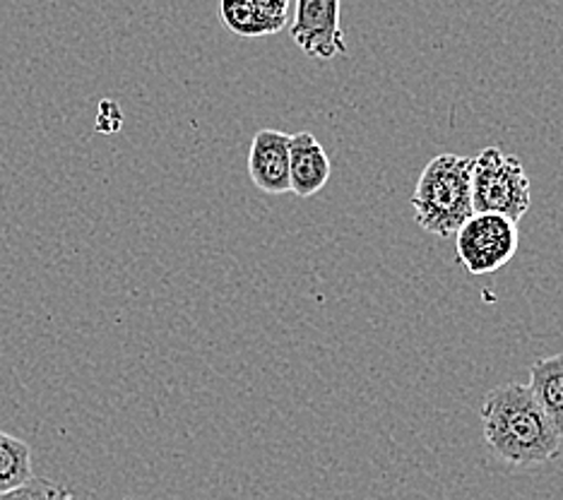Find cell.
Here are the masks:
<instances>
[{"label": "cell", "instance_id": "obj_12", "mask_svg": "<svg viewBox=\"0 0 563 500\" xmlns=\"http://www.w3.org/2000/svg\"><path fill=\"white\" fill-rule=\"evenodd\" d=\"M261 15L279 32L289 20V0H249Z\"/></svg>", "mask_w": 563, "mask_h": 500}, {"label": "cell", "instance_id": "obj_8", "mask_svg": "<svg viewBox=\"0 0 563 500\" xmlns=\"http://www.w3.org/2000/svg\"><path fill=\"white\" fill-rule=\"evenodd\" d=\"M528 388L554 426L563 431V354L532 362Z\"/></svg>", "mask_w": 563, "mask_h": 500}, {"label": "cell", "instance_id": "obj_3", "mask_svg": "<svg viewBox=\"0 0 563 500\" xmlns=\"http://www.w3.org/2000/svg\"><path fill=\"white\" fill-rule=\"evenodd\" d=\"M532 204L530 178L514 154L484 147L472 159V208L520 222Z\"/></svg>", "mask_w": 563, "mask_h": 500}, {"label": "cell", "instance_id": "obj_11", "mask_svg": "<svg viewBox=\"0 0 563 500\" xmlns=\"http://www.w3.org/2000/svg\"><path fill=\"white\" fill-rule=\"evenodd\" d=\"M0 500H78V498H75V493L68 489V486L56 484L44 477L40 479L32 477L27 484H22L20 489L0 496Z\"/></svg>", "mask_w": 563, "mask_h": 500}, {"label": "cell", "instance_id": "obj_6", "mask_svg": "<svg viewBox=\"0 0 563 500\" xmlns=\"http://www.w3.org/2000/svg\"><path fill=\"white\" fill-rule=\"evenodd\" d=\"M289 143L291 135L273 127H263L251 140L249 176L267 196L289 192Z\"/></svg>", "mask_w": 563, "mask_h": 500}, {"label": "cell", "instance_id": "obj_4", "mask_svg": "<svg viewBox=\"0 0 563 500\" xmlns=\"http://www.w3.org/2000/svg\"><path fill=\"white\" fill-rule=\"evenodd\" d=\"M518 246V222L494 212H475L455 234L457 263L470 275H492L506 267Z\"/></svg>", "mask_w": 563, "mask_h": 500}, {"label": "cell", "instance_id": "obj_13", "mask_svg": "<svg viewBox=\"0 0 563 500\" xmlns=\"http://www.w3.org/2000/svg\"><path fill=\"white\" fill-rule=\"evenodd\" d=\"M561 443H563V431H561Z\"/></svg>", "mask_w": 563, "mask_h": 500}, {"label": "cell", "instance_id": "obj_9", "mask_svg": "<svg viewBox=\"0 0 563 500\" xmlns=\"http://www.w3.org/2000/svg\"><path fill=\"white\" fill-rule=\"evenodd\" d=\"M32 479V451L30 445L0 431V496L20 489Z\"/></svg>", "mask_w": 563, "mask_h": 500}, {"label": "cell", "instance_id": "obj_5", "mask_svg": "<svg viewBox=\"0 0 563 500\" xmlns=\"http://www.w3.org/2000/svg\"><path fill=\"white\" fill-rule=\"evenodd\" d=\"M342 0H297V12L289 24V34L306 56L332 60L347 56V42L340 27Z\"/></svg>", "mask_w": 563, "mask_h": 500}, {"label": "cell", "instance_id": "obj_1", "mask_svg": "<svg viewBox=\"0 0 563 500\" xmlns=\"http://www.w3.org/2000/svg\"><path fill=\"white\" fill-rule=\"evenodd\" d=\"M482 433L489 451L510 467H537L561 451V431L528 385H498L482 402Z\"/></svg>", "mask_w": 563, "mask_h": 500}, {"label": "cell", "instance_id": "obj_10", "mask_svg": "<svg viewBox=\"0 0 563 500\" xmlns=\"http://www.w3.org/2000/svg\"><path fill=\"white\" fill-rule=\"evenodd\" d=\"M220 12H222V22L236 36L258 38L267 34H277L273 24L267 22L261 12L249 3V0H220Z\"/></svg>", "mask_w": 563, "mask_h": 500}, {"label": "cell", "instance_id": "obj_2", "mask_svg": "<svg viewBox=\"0 0 563 500\" xmlns=\"http://www.w3.org/2000/svg\"><path fill=\"white\" fill-rule=\"evenodd\" d=\"M417 224L439 238L457 234L475 208H472V157L463 154H437L421 171L409 198Z\"/></svg>", "mask_w": 563, "mask_h": 500}, {"label": "cell", "instance_id": "obj_7", "mask_svg": "<svg viewBox=\"0 0 563 500\" xmlns=\"http://www.w3.org/2000/svg\"><path fill=\"white\" fill-rule=\"evenodd\" d=\"M332 164L325 147L313 133L291 135L289 143V192L299 198H313L330 181Z\"/></svg>", "mask_w": 563, "mask_h": 500}]
</instances>
